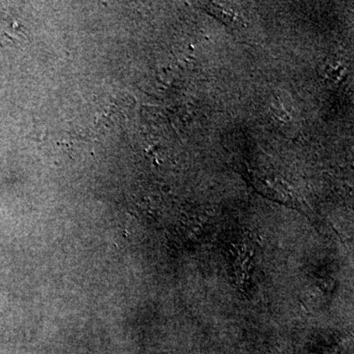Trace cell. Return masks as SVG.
<instances>
[{
    "instance_id": "6da1fadb",
    "label": "cell",
    "mask_w": 354,
    "mask_h": 354,
    "mask_svg": "<svg viewBox=\"0 0 354 354\" xmlns=\"http://www.w3.org/2000/svg\"><path fill=\"white\" fill-rule=\"evenodd\" d=\"M15 28L16 25L11 18L0 14V44L4 41H14L15 38H19L20 31L15 30Z\"/></svg>"
}]
</instances>
